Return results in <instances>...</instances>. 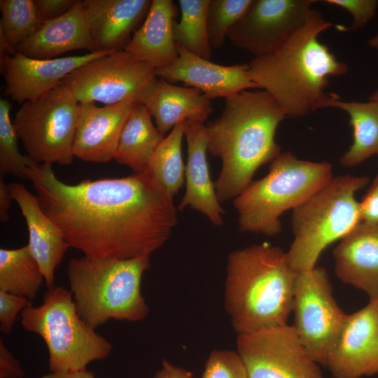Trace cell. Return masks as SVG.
Segmentation results:
<instances>
[{"label":"cell","mask_w":378,"mask_h":378,"mask_svg":"<svg viewBox=\"0 0 378 378\" xmlns=\"http://www.w3.org/2000/svg\"><path fill=\"white\" fill-rule=\"evenodd\" d=\"M45 281L28 245L0 249V290L33 300Z\"/></svg>","instance_id":"obj_27"},{"label":"cell","mask_w":378,"mask_h":378,"mask_svg":"<svg viewBox=\"0 0 378 378\" xmlns=\"http://www.w3.org/2000/svg\"><path fill=\"white\" fill-rule=\"evenodd\" d=\"M368 44L369 46L377 50L378 51V34L375 35L374 36L372 37L369 41H368Z\"/></svg>","instance_id":"obj_42"},{"label":"cell","mask_w":378,"mask_h":378,"mask_svg":"<svg viewBox=\"0 0 378 378\" xmlns=\"http://www.w3.org/2000/svg\"><path fill=\"white\" fill-rule=\"evenodd\" d=\"M21 324L45 342L50 372L87 370L89 363L105 359L112 351L110 342L81 318L71 291L62 286L48 288L41 305L26 307Z\"/></svg>","instance_id":"obj_8"},{"label":"cell","mask_w":378,"mask_h":378,"mask_svg":"<svg viewBox=\"0 0 378 378\" xmlns=\"http://www.w3.org/2000/svg\"><path fill=\"white\" fill-rule=\"evenodd\" d=\"M369 101L377 102H378V88L377 89L371 94L369 98Z\"/></svg>","instance_id":"obj_43"},{"label":"cell","mask_w":378,"mask_h":378,"mask_svg":"<svg viewBox=\"0 0 378 378\" xmlns=\"http://www.w3.org/2000/svg\"><path fill=\"white\" fill-rule=\"evenodd\" d=\"M332 179L328 162L298 159L281 153L270 163V172L251 183L236 197L239 230L273 237L281 232V214L306 202Z\"/></svg>","instance_id":"obj_6"},{"label":"cell","mask_w":378,"mask_h":378,"mask_svg":"<svg viewBox=\"0 0 378 378\" xmlns=\"http://www.w3.org/2000/svg\"><path fill=\"white\" fill-rule=\"evenodd\" d=\"M0 10V30L15 50L43 23L36 0H1Z\"/></svg>","instance_id":"obj_30"},{"label":"cell","mask_w":378,"mask_h":378,"mask_svg":"<svg viewBox=\"0 0 378 378\" xmlns=\"http://www.w3.org/2000/svg\"><path fill=\"white\" fill-rule=\"evenodd\" d=\"M333 256L340 281L378 299V225L360 223L341 239Z\"/></svg>","instance_id":"obj_22"},{"label":"cell","mask_w":378,"mask_h":378,"mask_svg":"<svg viewBox=\"0 0 378 378\" xmlns=\"http://www.w3.org/2000/svg\"><path fill=\"white\" fill-rule=\"evenodd\" d=\"M335 107L346 111L353 128V143L341 158L345 167L356 166L378 155V102H344L333 94L322 108Z\"/></svg>","instance_id":"obj_26"},{"label":"cell","mask_w":378,"mask_h":378,"mask_svg":"<svg viewBox=\"0 0 378 378\" xmlns=\"http://www.w3.org/2000/svg\"><path fill=\"white\" fill-rule=\"evenodd\" d=\"M78 0H36L40 17L46 22L59 18L70 10Z\"/></svg>","instance_id":"obj_37"},{"label":"cell","mask_w":378,"mask_h":378,"mask_svg":"<svg viewBox=\"0 0 378 378\" xmlns=\"http://www.w3.org/2000/svg\"><path fill=\"white\" fill-rule=\"evenodd\" d=\"M80 49L95 52L83 3L78 0L62 16L44 22L34 35L17 48L16 52L46 59Z\"/></svg>","instance_id":"obj_24"},{"label":"cell","mask_w":378,"mask_h":378,"mask_svg":"<svg viewBox=\"0 0 378 378\" xmlns=\"http://www.w3.org/2000/svg\"><path fill=\"white\" fill-rule=\"evenodd\" d=\"M286 116L265 90H244L225 99L221 115L205 125L207 151L222 162L214 183L219 202L240 195L258 169L281 153L275 134Z\"/></svg>","instance_id":"obj_2"},{"label":"cell","mask_w":378,"mask_h":378,"mask_svg":"<svg viewBox=\"0 0 378 378\" xmlns=\"http://www.w3.org/2000/svg\"><path fill=\"white\" fill-rule=\"evenodd\" d=\"M325 2L344 8L351 15L353 20L349 27L335 26L340 31H356L363 27L374 16L378 6L376 0H326Z\"/></svg>","instance_id":"obj_34"},{"label":"cell","mask_w":378,"mask_h":378,"mask_svg":"<svg viewBox=\"0 0 378 378\" xmlns=\"http://www.w3.org/2000/svg\"><path fill=\"white\" fill-rule=\"evenodd\" d=\"M326 367L333 378L378 374V299L347 314Z\"/></svg>","instance_id":"obj_14"},{"label":"cell","mask_w":378,"mask_h":378,"mask_svg":"<svg viewBox=\"0 0 378 378\" xmlns=\"http://www.w3.org/2000/svg\"><path fill=\"white\" fill-rule=\"evenodd\" d=\"M361 223L378 225V174L360 202Z\"/></svg>","instance_id":"obj_36"},{"label":"cell","mask_w":378,"mask_h":378,"mask_svg":"<svg viewBox=\"0 0 378 378\" xmlns=\"http://www.w3.org/2000/svg\"><path fill=\"white\" fill-rule=\"evenodd\" d=\"M183 136V125L181 122L164 137L155 150L147 170L173 197L185 181L186 166L181 153Z\"/></svg>","instance_id":"obj_29"},{"label":"cell","mask_w":378,"mask_h":378,"mask_svg":"<svg viewBox=\"0 0 378 378\" xmlns=\"http://www.w3.org/2000/svg\"><path fill=\"white\" fill-rule=\"evenodd\" d=\"M79 103L62 82L34 101L23 103L13 123L28 156L38 163L69 165Z\"/></svg>","instance_id":"obj_9"},{"label":"cell","mask_w":378,"mask_h":378,"mask_svg":"<svg viewBox=\"0 0 378 378\" xmlns=\"http://www.w3.org/2000/svg\"><path fill=\"white\" fill-rule=\"evenodd\" d=\"M137 102L130 97L104 106L95 103H79L73 145L74 157L95 163L113 160L122 126Z\"/></svg>","instance_id":"obj_17"},{"label":"cell","mask_w":378,"mask_h":378,"mask_svg":"<svg viewBox=\"0 0 378 378\" xmlns=\"http://www.w3.org/2000/svg\"><path fill=\"white\" fill-rule=\"evenodd\" d=\"M314 0H252L232 26L227 38L234 47L254 57L269 55L280 48L303 26Z\"/></svg>","instance_id":"obj_13"},{"label":"cell","mask_w":378,"mask_h":378,"mask_svg":"<svg viewBox=\"0 0 378 378\" xmlns=\"http://www.w3.org/2000/svg\"><path fill=\"white\" fill-rule=\"evenodd\" d=\"M24 371L20 362L0 340V378H22Z\"/></svg>","instance_id":"obj_38"},{"label":"cell","mask_w":378,"mask_h":378,"mask_svg":"<svg viewBox=\"0 0 378 378\" xmlns=\"http://www.w3.org/2000/svg\"><path fill=\"white\" fill-rule=\"evenodd\" d=\"M13 200L8 183L0 178V220L1 222L5 223L9 220V211Z\"/></svg>","instance_id":"obj_40"},{"label":"cell","mask_w":378,"mask_h":378,"mask_svg":"<svg viewBox=\"0 0 378 378\" xmlns=\"http://www.w3.org/2000/svg\"><path fill=\"white\" fill-rule=\"evenodd\" d=\"M237 349L249 378H324L293 326L239 334Z\"/></svg>","instance_id":"obj_12"},{"label":"cell","mask_w":378,"mask_h":378,"mask_svg":"<svg viewBox=\"0 0 378 378\" xmlns=\"http://www.w3.org/2000/svg\"><path fill=\"white\" fill-rule=\"evenodd\" d=\"M210 0H179L181 18L174 27L176 46L202 58L210 59L211 48L207 31Z\"/></svg>","instance_id":"obj_28"},{"label":"cell","mask_w":378,"mask_h":378,"mask_svg":"<svg viewBox=\"0 0 378 378\" xmlns=\"http://www.w3.org/2000/svg\"><path fill=\"white\" fill-rule=\"evenodd\" d=\"M149 266V257L71 258L67 275L79 316L94 329L111 319L144 320L149 307L141 284Z\"/></svg>","instance_id":"obj_5"},{"label":"cell","mask_w":378,"mask_h":378,"mask_svg":"<svg viewBox=\"0 0 378 378\" xmlns=\"http://www.w3.org/2000/svg\"><path fill=\"white\" fill-rule=\"evenodd\" d=\"M368 176L344 175L332 179L293 209L294 239L286 252L298 272L312 270L322 252L343 239L360 223L356 192L370 182Z\"/></svg>","instance_id":"obj_7"},{"label":"cell","mask_w":378,"mask_h":378,"mask_svg":"<svg viewBox=\"0 0 378 378\" xmlns=\"http://www.w3.org/2000/svg\"><path fill=\"white\" fill-rule=\"evenodd\" d=\"M156 76L155 69L125 50L92 59L62 81L78 103L114 104L134 97L137 101Z\"/></svg>","instance_id":"obj_11"},{"label":"cell","mask_w":378,"mask_h":378,"mask_svg":"<svg viewBox=\"0 0 378 378\" xmlns=\"http://www.w3.org/2000/svg\"><path fill=\"white\" fill-rule=\"evenodd\" d=\"M100 51L62 58L35 59L16 52L0 61L6 86L4 94L22 104L50 92L76 69L111 53Z\"/></svg>","instance_id":"obj_15"},{"label":"cell","mask_w":378,"mask_h":378,"mask_svg":"<svg viewBox=\"0 0 378 378\" xmlns=\"http://www.w3.org/2000/svg\"><path fill=\"white\" fill-rule=\"evenodd\" d=\"M177 15L173 1L152 0L144 22L124 50L155 69L171 64L178 55L174 37Z\"/></svg>","instance_id":"obj_23"},{"label":"cell","mask_w":378,"mask_h":378,"mask_svg":"<svg viewBox=\"0 0 378 378\" xmlns=\"http://www.w3.org/2000/svg\"><path fill=\"white\" fill-rule=\"evenodd\" d=\"M164 137L154 125L147 108L137 102L122 126L113 160L135 174L145 172Z\"/></svg>","instance_id":"obj_25"},{"label":"cell","mask_w":378,"mask_h":378,"mask_svg":"<svg viewBox=\"0 0 378 378\" xmlns=\"http://www.w3.org/2000/svg\"><path fill=\"white\" fill-rule=\"evenodd\" d=\"M202 378H249L237 351L215 350L209 354Z\"/></svg>","instance_id":"obj_33"},{"label":"cell","mask_w":378,"mask_h":378,"mask_svg":"<svg viewBox=\"0 0 378 378\" xmlns=\"http://www.w3.org/2000/svg\"><path fill=\"white\" fill-rule=\"evenodd\" d=\"M40 378H96L94 374L87 370L74 372H51Z\"/></svg>","instance_id":"obj_41"},{"label":"cell","mask_w":378,"mask_h":378,"mask_svg":"<svg viewBox=\"0 0 378 378\" xmlns=\"http://www.w3.org/2000/svg\"><path fill=\"white\" fill-rule=\"evenodd\" d=\"M192 376L190 372L176 366L164 359L161 369L155 373L154 378H192Z\"/></svg>","instance_id":"obj_39"},{"label":"cell","mask_w":378,"mask_h":378,"mask_svg":"<svg viewBox=\"0 0 378 378\" xmlns=\"http://www.w3.org/2000/svg\"><path fill=\"white\" fill-rule=\"evenodd\" d=\"M29 299L0 290V330L10 335L18 315L31 304Z\"/></svg>","instance_id":"obj_35"},{"label":"cell","mask_w":378,"mask_h":378,"mask_svg":"<svg viewBox=\"0 0 378 378\" xmlns=\"http://www.w3.org/2000/svg\"><path fill=\"white\" fill-rule=\"evenodd\" d=\"M13 200L25 219L28 246L38 263L48 288L55 286V272L70 247L59 227L42 210L37 196L21 183H8Z\"/></svg>","instance_id":"obj_21"},{"label":"cell","mask_w":378,"mask_h":378,"mask_svg":"<svg viewBox=\"0 0 378 378\" xmlns=\"http://www.w3.org/2000/svg\"><path fill=\"white\" fill-rule=\"evenodd\" d=\"M10 103L0 99V178L7 174L27 179V169L34 162L22 155L18 148V136L10 119Z\"/></svg>","instance_id":"obj_31"},{"label":"cell","mask_w":378,"mask_h":378,"mask_svg":"<svg viewBox=\"0 0 378 378\" xmlns=\"http://www.w3.org/2000/svg\"><path fill=\"white\" fill-rule=\"evenodd\" d=\"M294 330L308 355L326 366L347 314L338 305L325 268L298 274L292 306Z\"/></svg>","instance_id":"obj_10"},{"label":"cell","mask_w":378,"mask_h":378,"mask_svg":"<svg viewBox=\"0 0 378 378\" xmlns=\"http://www.w3.org/2000/svg\"><path fill=\"white\" fill-rule=\"evenodd\" d=\"M152 0H83L95 52L125 48L144 22Z\"/></svg>","instance_id":"obj_18"},{"label":"cell","mask_w":378,"mask_h":378,"mask_svg":"<svg viewBox=\"0 0 378 378\" xmlns=\"http://www.w3.org/2000/svg\"><path fill=\"white\" fill-rule=\"evenodd\" d=\"M138 102L147 108L163 136L186 120L204 123L212 112L211 100L200 90L175 85L158 76L143 90Z\"/></svg>","instance_id":"obj_19"},{"label":"cell","mask_w":378,"mask_h":378,"mask_svg":"<svg viewBox=\"0 0 378 378\" xmlns=\"http://www.w3.org/2000/svg\"><path fill=\"white\" fill-rule=\"evenodd\" d=\"M252 0H210L207 31L211 50L222 48L227 33L241 18Z\"/></svg>","instance_id":"obj_32"},{"label":"cell","mask_w":378,"mask_h":378,"mask_svg":"<svg viewBox=\"0 0 378 378\" xmlns=\"http://www.w3.org/2000/svg\"><path fill=\"white\" fill-rule=\"evenodd\" d=\"M178 57L171 64L155 69L156 76L181 81L200 90L209 99H225L248 89L258 88L248 76V64L225 66L199 57L176 46Z\"/></svg>","instance_id":"obj_16"},{"label":"cell","mask_w":378,"mask_h":378,"mask_svg":"<svg viewBox=\"0 0 378 378\" xmlns=\"http://www.w3.org/2000/svg\"><path fill=\"white\" fill-rule=\"evenodd\" d=\"M226 270L225 305L237 335L288 324L298 273L286 252L253 244L231 252Z\"/></svg>","instance_id":"obj_4"},{"label":"cell","mask_w":378,"mask_h":378,"mask_svg":"<svg viewBox=\"0 0 378 378\" xmlns=\"http://www.w3.org/2000/svg\"><path fill=\"white\" fill-rule=\"evenodd\" d=\"M52 165L34 162L27 179L43 212L84 256L150 257L171 236L178 222L173 197L148 171L71 185Z\"/></svg>","instance_id":"obj_1"},{"label":"cell","mask_w":378,"mask_h":378,"mask_svg":"<svg viewBox=\"0 0 378 378\" xmlns=\"http://www.w3.org/2000/svg\"><path fill=\"white\" fill-rule=\"evenodd\" d=\"M183 125L188 158L185 169L186 192L178 210L190 206L205 215L214 225L220 226L223 223L224 209L218 200L209 173L205 125L186 120Z\"/></svg>","instance_id":"obj_20"},{"label":"cell","mask_w":378,"mask_h":378,"mask_svg":"<svg viewBox=\"0 0 378 378\" xmlns=\"http://www.w3.org/2000/svg\"><path fill=\"white\" fill-rule=\"evenodd\" d=\"M333 24L312 9L305 24L273 52L253 57L248 76L258 88L267 92L290 117L299 118L322 108L333 93L325 89L329 78L347 73L318 36Z\"/></svg>","instance_id":"obj_3"}]
</instances>
